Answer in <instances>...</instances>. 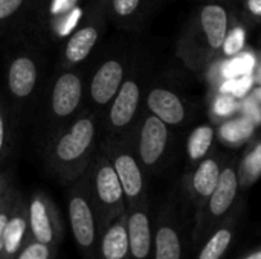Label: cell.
<instances>
[{
  "mask_svg": "<svg viewBox=\"0 0 261 259\" xmlns=\"http://www.w3.org/2000/svg\"><path fill=\"white\" fill-rule=\"evenodd\" d=\"M232 21L225 3L200 5L176 41V55L190 70L203 73L220 55Z\"/></svg>",
  "mask_w": 261,
  "mask_h": 259,
  "instance_id": "6da1fadb",
  "label": "cell"
},
{
  "mask_svg": "<svg viewBox=\"0 0 261 259\" xmlns=\"http://www.w3.org/2000/svg\"><path fill=\"white\" fill-rule=\"evenodd\" d=\"M96 147V122L92 114H81L50 139L46 162L63 183L81 179L90 166Z\"/></svg>",
  "mask_w": 261,
  "mask_h": 259,
  "instance_id": "7a4b0ae2",
  "label": "cell"
},
{
  "mask_svg": "<svg viewBox=\"0 0 261 259\" xmlns=\"http://www.w3.org/2000/svg\"><path fill=\"white\" fill-rule=\"evenodd\" d=\"M86 179L98 211L99 227L102 232L106 226L127 212L124 189L112 162L102 151L93 156L90 166L86 171Z\"/></svg>",
  "mask_w": 261,
  "mask_h": 259,
  "instance_id": "3957f363",
  "label": "cell"
},
{
  "mask_svg": "<svg viewBox=\"0 0 261 259\" xmlns=\"http://www.w3.org/2000/svg\"><path fill=\"white\" fill-rule=\"evenodd\" d=\"M67 218L73 241L81 255L86 259H96L101 227L86 174L73 182L67 192Z\"/></svg>",
  "mask_w": 261,
  "mask_h": 259,
  "instance_id": "277c9868",
  "label": "cell"
},
{
  "mask_svg": "<svg viewBox=\"0 0 261 259\" xmlns=\"http://www.w3.org/2000/svg\"><path fill=\"white\" fill-rule=\"evenodd\" d=\"M240 185L237 177V162L234 159H226L216 189L206 200L202 211L194 215V227L191 234L194 246L200 244L208 234L234 211L237 206Z\"/></svg>",
  "mask_w": 261,
  "mask_h": 259,
  "instance_id": "5b68a950",
  "label": "cell"
},
{
  "mask_svg": "<svg viewBox=\"0 0 261 259\" xmlns=\"http://www.w3.org/2000/svg\"><path fill=\"white\" fill-rule=\"evenodd\" d=\"M112 162L124 189L127 208H135L148 203L147 174L135 153L125 142L109 139L101 150Z\"/></svg>",
  "mask_w": 261,
  "mask_h": 259,
  "instance_id": "8992f818",
  "label": "cell"
},
{
  "mask_svg": "<svg viewBox=\"0 0 261 259\" xmlns=\"http://www.w3.org/2000/svg\"><path fill=\"white\" fill-rule=\"evenodd\" d=\"M107 0H90L89 11L75 31L66 38L61 61L63 67L70 69L81 64L93 52L106 29Z\"/></svg>",
  "mask_w": 261,
  "mask_h": 259,
  "instance_id": "52a82bcc",
  "label": "cell"
},
{
  "mask_svg": "<svg viewBox=\"0 0 261 259\" xmlns=\"http://www.w3.org/2000/svg\"><path fill=\"white\" fill-rule=\"evenodd\" d=\"M29 238L52 247L63 243L64 224L54 200L43 191H35L28 200Z\"/></svg>",
  "mask_w": 261,
  "mask_h": 259,
  "instance_id": "ba28073f",
  "label": "cell"
},
{
  "mask_svg": "<svg viewBox=\"0 0 261 259\" xmlns=\"http://www.w3.org/2000/svg\"><path fill=\"white\" fill-rule=\"evenodd\" d=\"M170 127L150 111L142 118L133 147L145 174H153L162 165L170 148Z\"/></svg>",
  "mask_w": 261,
  "mask_h": 259,
  "instance_id": "9c48e42d",
  "label": "cell"
},
{
  "mask_svg": "<svg viewBox=\"0 0 261 259\" xmlns=\"http://www.w3.org/2000/svg\"><path fill=\"white\" fill-rule=\"evenodd\" d=\"M225 162V156L211 151V154L199 162L193 169L187 171L184 179V191L188 202L194 208V215L202 211L206 200L216 189Z\"/></svg>",
  "mask_w": 261,
  "mask_h": 259,
  "instance_id": "30bf717a",
  "label": "cell"
},
{
  "mask_svg": "<svg viewBox=\"0 0 261 259\" xmlns=\"http://www.w3.org/2000/svg\"><path fill=\"white\" fill-rule=\"evenodd\" d=\"M84 96V81L78 72L66 70L55 78L49 95V114L55 124H63L76 114Z\"/></svg>",
  "mask_w": 261,
  "mask_h": 259,
  "instance_id": "8fae6325",
  "label": "cell"
},
{
  "mask_svg": "<svg viewBox=\"0 0 261 259\" xmlns=\"http://www.w3.org/2000/svg\"><path fill=\"white\" fill-rule=\"evenodd\" d=\"M90 0H47L43 20L54 40H66L83 21Z\"/></svg>",
  "mask_w": 261,
  "mask_h": 259,
  "instance_id": "7c38bea8",
  "label": "cell"
},
{
  "mask_svg": "<svg viewBox=\"0 0 261 259\" xmlns=\"http://www.w3.org/2000/svg\"><path fill=\"white\" fill-rule=\"evenodd\" d=\"M141 96L139 81L133 76L125 78L107 110V128L112 134H119L133 124L139 111Z\"/></svg>",
  "mask_w": 261,
  "mask_h": 259,
  "instance_id": "4fadbf2b",
  "label": "cell"
},
{
  "mask_svg": "<svg viewBox=\"0 0 261 259\" xmlns=\"http://www.w3.org/2000/svg\"><path fill=\"white\" fill-rule=\"evenodd\" d=\"M151 259H182V237L174 206L167 205L158 215L153 229Z\"/></svg>",
  "mask_w": 261,
  "mask_h": 259,
  "instance_id": "5bb4252c",
  "label": "cell"
},
{
  "mask_svg": "<svg viewBox=\"0 0 261 259\" xmlns=\"http://www.w3.org/2000/svg\"><path fill=\"white\" fill-rule=\"evenodd\" d=\"M125 79V64L119 58L106 60L93 73L89 84L90 101L96 107H109Z\"/></svg>",
  "mask_w": 261,
  "mask_h": 259,
  "instance_id": "9a60e30c",
  "label": "cell"
},
{
  "mask_svg": "<svg viewBox=\"0 0 261 259\" xmlns=\"http://www.w3.org/2000/svg\"><path fill=\"white\" fill-rule=\"evenodd\" d=\"M147 110L168 127H180L188 121L190 110L182 96L167 87H153L145 98Z\"/></svg>",
  "mask_w": 261,
  "mask_h": 259,
  "instance_id": "2e32d148",
  "label": "cell"
},
{
  "mask_svg": "<svg viewBox=\"0 0 261 259\" xmlns=\"http://www.w3.org/2000/svg\"><path fill=\"white\" fill-rule=\"evenodd\" d=\"M127 237L132 259H151L153 226L148 203L127 208Z\"/></svg>",
  "mask_w": 261,
  "mask_h": 259,
  "instance_id": "e0dca14e",
  "label": "cell"
},
{
  "mask_svg": "<svg viewBox=\"0 0 261 259\" xmlns=\"http://www.w3.org/2000/svg\"><path fill=\"white\" fill-rule=\"evenodd\" d=\"M38 81V64L29 53H18L11 58L6 69V84L9 95L24 102L31 98Z\"/></svg>",
  "mask_w": 261,
  "mask_h": 259,
  "instance_id": "ac0fdd59",
  "label": "cell"
},
{
  "mask_svg": "<svg viewBox=\"0 0 261 259\" xmlns=\"http://www.w3.org/2000/svg\"><path fill=\"white\" fill-rule=\"evenodd\" d=\"M242 217V208L236 206L234 211L222 220L202 241V247L196 259H223L231 249Z\"/></svg>",
  "mask_w": 261,
  "mask_h": 259,
  "instance_id": "d6986e66",
  "label": "cell"
},
{
  "mask_svg": "<svg viewBox=\"0 0 261 259\" xmlns=\"http://www.w3.org/2000/svg\"><path fill=\"white\" fill-rule=\"evenodd\" d=\"M29 224H28V202L18 195L9 221L5 227L0 259H14L17 253L29 241Z\"/></svg>",
  "mask_w": 261,
  "mask_h": 259,
  "instance_id": "ffe728a7",
  "label": "cell"
},
{
  "mask_svg": "<svg viewBox=\"0 0 261 259\" xmlns=\"http://www.w3.org/2000/svg\"><path fill=\"white\" fill-rule=\"evenodd\" d=\"M96 259H132L127 237V212L102 229L98 240Z\"/></svg>",
  "mask_w": 261,
  "mask_h": 259,
  "instance_id": "44dd1931",
  "label": "cell"
},
{
  "mask_svg": "<svg viewBox=\"0 0 261 259\" xmlns=\"http://www.w3.org/2000/svg\"><path fill=\"white\" fill-rule=\"evenodd\" d=\"M217 137V128L213 124H202L193 128L187 139V171L211 154Z\"/></svg>",
  "mask_w": 261,
  "mask_h": 259,
  "instance_id": "7402d4cb",
  "label": "cell"
},
{
  "mask_svg": "<svg viewBox=\"0 0 261 259\" xmlns=\"http://www.w3.org/2000/svg\"><path fill=\"white\" fill-rule=\"evenodd\" d=\"M240 191H246L261 179V137L248 143L242 159L237 162Z\"/></svg>",
  "mask_w": 261,
  "mask_h": 259,
  "instance_id": "603a6c76",
  "label": "cell"
},
{
  "mask_svg": "<svg viewBox=\"0 0 261 259\" xmlns=\"http://www.w3.org/2000/svg\"><path fill=\"white\" fill-rule=\"evenodd\" d=\"M254 130H255V125L252 119L246 114H242V116H236V118H229L223 121L217 134L220 136L225 145L231 148H237L240 145L248 143L252 139Z\"/></svg>",
  "mask_w": 261,
  "mask_h": 259,
  "instance_id": "cb8c5ba5",
  "label": "cell"
},
{
  "mask_svg": "<svg viewBox=\"0 0 261 259\" xmlns=\"http://www.w3.org/2000/svg\"><path fill=\"white\" fill-rule=\"evenodd\" d=\"M245 44H246V29L242 24H237V21L234 18L220 55L225 58H236L243 52Z\"/></svg>",
  "mask_w": 261,
  "mask_h": 259,
  "instance_id": "d4e9b609",
  "label": "cell"
},
{
  "mask_svg": "<svg viewBox=\"0 0 261 259\" xmlns=\"http://www.w3.org/2000/svg\"><path fill=\"white\" fill-rule=\"evenodd\" d=\"M142 3L144 0H107V8L115 20L125 23L138 15Z\"/></svg>",
  "mask_w": 261,
  "mask_h": 259,
  "instance_id": "484cf974",
  "label": "cell"
},
{
  "mask_svg": "<svg viewBox=\"0 0 261 259\" xmlns=\"http://www.w3.org/2000/svg\"><path fill=\"white\" fill-rule=\"evenodd\" d=\"M239 111V101L231 95H217L211 105V114L217 122L232 118Z\"/></svg>",
  "mask_w": 261,
  "mask_h": 259,
  "instance_id": "4316f807",
  "label": "cell"
},
{
  "mask_svg": "<svg viewBox=\"0 0 261 259\" xmlns=\"http://www.w3.org/2000/svg\"><path fill=\"white\" fill-rule=\"evenodd\" d=\"M57 247L29 240L14 259H55Z\"/></svg>",
  "mask_w": 261,
  "mask_h": 259,
  "instance_id": "83f0119b",
  "label": "cell"
},
{
  "mask_svg": "<svg viewBox=\"0 0 261 259\" xmlns=\"http://www.w3.org/2000/svg\"><path fill=\"white\" fill-rule=\"evenodd\" d=\"M18 192L15 189H9L2 208H0V252H2V243H3V234H5V227L9 221V217L14 211V206H15V202L18 198Z\"/></svg>",
  "mask_w": 261,
  "mask_h": 259,
  "instance_id": "f1b7e54d",
  "label": "cell"
},
{
  "mask_svg": "<svg viewBox=\"0 0 261 259\" xmlns=\"http://www.w3.org/2000/svg\"><path fill=\"white\" fill-rule=\"evenodd\" d=\"M28 0H0V26L9 23Z\"/></svg>",
  "mask_w": 261,
  "mask_h": 259,
  "instance_id": "f546056e",
  "label": "cell"
},
{
  "mask_svg": "<svg viewBox=\"0 0 261 259\" xmlns=\"http://www.w3.org/2000/svg\"><path fill=\"white\" fill-rule=\"evenodd\" d=\"M243 9L251 20L261 21V0H243Z\"/></svg>",
  "mask_w": 261,
  "mask_h": 259,
  "instance_id": "4dcf8cb0",
  "label": "cell"
},
{
  "mask_svg": "<svg viewBox=\"0 0 261 259\" xmlns=\"http://www.w3.org/2000/svg\"><path fill=\"white\" fill-rule=\"evenodd\" d=\"M9 189H11V185H9L8 176L0 174V208H2V205H3V202H5V198H6Z\"/></svg>",
  "mask_w": 261,
  "mask_h": 259,
  "instance_id": "1f68e13d",
  "label": "cell"
},
{
  "mask_svg": "<svg viewBox=\"0 0 261 259\" xmlns=\"http://www.w3.org/2000/svg\"><path fill=\"white\" fill-rule=\"evenodd\" d=\"M5 140H6V122H5V113L0 105V156L5 150Z\"/></svg>",
  "mask_w": 261,
  "mask_h": 259,
  "instance_id": "d6a6232c",
  "label": "cell"
},
{
  "mask_svg": "<svg viewBox=\"0 0 261 259\" xmlns=\"http://www.w3.org/2000/svg\"><path fill=\"white\" fill-rule=\"evenodd\" d=\"M237 259H261V247L252 249L246 253H243L242 256H239Z\"/></svg>",
  "mask_w": 261,
  "mask_h": 259,
  "instance_id": "836d02e7",
  "label": "cell"
},
{
  "mask_svg": "<svg viewBox=\"0 0 261 259\" xmlns=\"http://www.w3.org/2000/svg\"><path fill=\"white\" fill-rule=\"evenodd\" d=\"M252 99H254L258 105H261V87H258V89H255V90H254V93H252Z\"/></svg>",
  "mask_w": 261,
  "mask_h": 259,
  "instance_id": "e575fe53",
  "label": "cell"
}]
</instances>
